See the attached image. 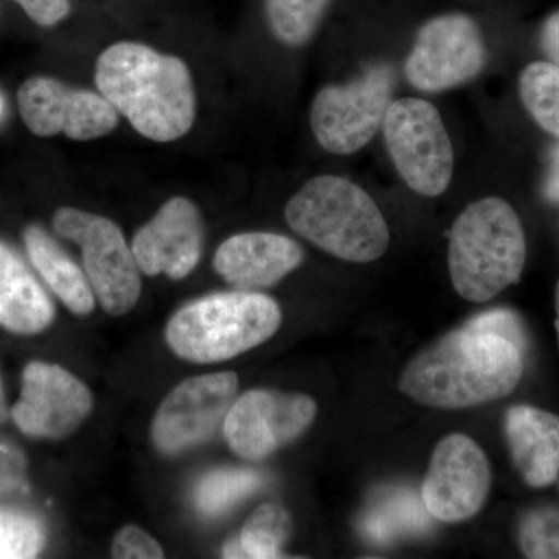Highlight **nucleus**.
Returning <instances> with one entry per match:
<instances>
[{
  "mask_svg": "<svg viewBox=\"0 0 559 559\" xmlns=\"http://www.w3.org/2000/svg\"><path fill=\"white\" fill-rule=\"evenodd\" d=\"M524 373V353L498 334L463 325L411 360L404 395L437 409H466L509 396Z\"/></svg>",
  "mask_w": 559,
  "mask_h": 559,
  "instance_id": "nucleus-1",
  "label": "nucleus"
},
{
  "mask_svg": "<svg viewBox=\"0 0 559 559\" xmlns=\"http://www.w3.org/2000/svg\"><path fill=\"white\" fill-rule=\"evenodd\" d=\"M103 97L153 142H175L189 134L197 119V91L189 66L140 43L112 44L95 64Z\"/></svg>",
  "mask_w": 559,
  "mask_h": 559,
  "instance_id": "nucleus-2",
  "label": "nucleus"
},
{
  "mask_svg": "<svg viewBox=\"0 0 559 559\" xmlns=\"http://www.w3.org/2000/svg\"><path fill=\"white\" fill-rule=\"evenodd\" d=\"M527 259L516 210L500 198L473 202L452 224L448 263L463 299L485 304L520 283Z\"/></svg>",
  "mask_w": 559,
  "mask_h": 559,
  "instance_id": "nucleus-3",
  "label": "nucleus"
},
{
  "mask_svg": "<svg viewBox=\"0 0 559 559\" xmlns=\"http://www.w3.org/2000/svg\"><path fill=\"white\" fill-rule=\"evenodd\" d=\"M290 229L337 259L370 263L389 248L388 223L366 190L340 176L305 183L285 209Z\"/></svg>",
  "mask_w": 559,
  "mask_h": 559,
  "instance_id": "nucleus-4",
  "label": "nucleus"
},
{
  "mask_svg": "<svg viewBox=\"0 0 559 559\" xmlns=\"http://www.w3.org/2000/svg\"><path fill=\"white\" fill-rule=\"evenodd\" d=\"M282 325V310L252 290L210 294L191 301L168 322L165 337L179 358L216 364L259 347Z\"/></svg>",
  "mask_w": 559,
  "mask_h": 559,
  "instance_id": "nucleus-5",
  "label": "nucleus"
},
{
  "mask_svg": "<svg viewBox=\"0 0 559 559\" xmlns=\"http://www.w3.org/2000/svg\"><path fill=\"white\" fill-rule=\"evenodd\" d=\"M53 229L80 246L84 272L103 310L123 316L138 305L142 293L139 264L114 221L84 210L61 207L55 212Z\"/></svg>",
  "mask_w": 559,
  "mask_h": 559,
  "instance_id": "nucleus-6",
  "label": "nucleus"
},
{
  "mask_svg": "<svg viewBox=\"0 0 559 559\" xmlns=\"http://www.w3.org/2000/svg\"><path fill=\"white\" fill-rule=\"evenodd\" d=\"M382 130L390 157L411 190L428 198L448 190L454 150L432 103L414 97L390 103Z\"/></svg>",
  "mask_w": 559,
  "mask_h": 559,
  "instance_id": "nucleus-7",
  "label": "nucleus"
},
{
  "mask_svg": "<svg viewBox=\"0 0 559 559\" xmlns=\"http://www.w3.org/2000/svg\"><path fill=\"white\" fill-rule=\"evenodd\" d=\"M395 73L389 64H373L347 84L322 87L312 100L311 128L329 153H358L380 131L392 103Z\"/></svg>",
  "mask_w": 559,
  "mask_h": 559,
  "instance_id": "nucleus-8",
  "label": "nucleus"
},
{
  "mask_svg": "<svg viewBox=\"0 0 559 559\" xmlns=\"http://www.w3.org/2000/svg\"><path fill=\"white\" fill-rule=\"evenodd\" d=\"M487 64V47L466 14L433 17L419 28L404 73L423 92L454 90L476 79Z\"/></svg>",
  "mask_w": 559,
  "mask_h": 559,
  "instance_id": "nucleus-9",
  "label": "nucleus"
},
{
  "mask_svg": "<svg viewBox=\"0 0 559 559\" xmlns=\"http://www.w3.org/2000/svg\"><path fill=\"white\" fill-rule=\"evenodd\" d=\"M316 414L318 404L304 393L249 390L227 412L224 437L238 457L259 462L299 439Z\"/></svg>",
  "mask_w": 559,
  "mask_h": 559,
  "instance_id": "nucleus-10",
  "label": "nucleus"
},
{
  "mask_svg": "<svg viewBox=\"0 0 559 559\" xmlns=\"http://www.w3.org/2000/svg\"><path fill=\"white\" fill-rule=\"evenodd\" d=\"M238 392L231 371L202 374L180 382L162 401L151 425V439L162 454L176 455L209 440L227 417Z\"/></svg>",
  "mask_w": 559,
  "mask_h": 559,
  "instance_id": "nucleus-11",
  "label": "nucleus"
},
{
  "mask_svg": "<svg viewBox=\"0 0 559 559\" xmlns=\"http://www.w3.org/2000/svg\"><path fill=\"white\" fill-rule=\"evenodd\" d=\"M17 108L25 127L39 138L86 142L119 127L120 114L100 92L76 90L51 76H32L17 91Z\"/></svg>",
  "mask_w": 559,
  "mask_h": 559,
  "instance_id": "nucleus-12",
  "label": "nucleus"
},
{
  "mask_svg": "<svg viewBox=\"0 0 559 559\" xmlns=\"http://www.w3.org/2000/svg\"><path fill=\"white\" fill-rule=\"evenodd\" d=\"M489 488L487 454L469 437L452 433L433 450L419 496L430 516L454 524L479 513Z\"/></svg>",
  "mask_w": 559,
  "mask_h": 559,
  "instance_id": "nucleus-13",
  "label": "nucleus"
},
{
  "mask_svg": "<svg viewBox=\"0 0 559 559\" xmlns=\"http://www.w3.org/2000/svg\"><path fill=\"white\" fill-rule=\"evenodd\" d=\"M94 407L91 390L57 364H28L20 400L11 407L14 425L32 439L62 440L75 432Z\"/></svg>",
  "mask_w": 559,
  "mask_h": 559,
  "instance_id": "nucleus-14",
  "label": "nucleus"
},
{
  "mask_svg": "<svg viewBox=\"0 0 559 559\" xmlns=\"http://www.w3.org/2000/svg\"><path fill=\"white\" fill-rule=\"evenodd\" d=\"M132 252L140 272L171 280L189 277L200 263L204 248V221L189 198L165 202L148 224L134 235Z\"/></svg>",
  "mask_w": 559,
  "mask_h": 559,
  "instance_id": "nucleus-15",
  "label": "nucleus"
},
{
  "mask_svg": "<svg viewBox=\"0 0 559 559\" xmlns=\"http://www.w3.org/2000/svg\"><path fill=\"white\" fill-rule=\"evenodd\" d=\"M304 249L296 241L271 231H246L227 238L216 250L213 266L237 288H271L297 270Z\"/></svg>",
  "mask_w": 559,
  "mask_h": 559,
  "instance_id": "nucleus-16",
  "label": "nucleus"
},
{
  "mask_svg": "<svg viewBox=\"0 0 559 559\" xmlns=\"http://www.w3.org/2000/svg\"><path fill=\"white\" fill-rule=\"evenodd\" d=\"M506 437L511 459L532 488H546L559 476V417L520 404L506 415Z\"/></svg>",
  "mask_w": 559,
  "mask_h": 559,
  "instance_id": "nucleus-17",
  "label": "nucleus"
},
{
  "mask_svg": "<svg viewBox=\"0 0 559 559\" xmlns=\"http://www.w3.org/2000/svg\"><path fill=\"white\" fill-rule=\"evenodd\" d=\"M53 319L49 294L20 253L0 240V326L10 333L38 334Z\"/></svg>",
  "mask_w": 559,
  "mask_h": 559,
  "instance_id": "nucleus-18",
  "label": "nucleus"
},
{
  "mask_svg": "<svg viewBox=\"0 0 559 559\" xmlns=\"http://www.w3.org/2000/svg\"><path fill=\"white\" fill-rule=\"evenodd\" d=\"M24 245L33 267L51 293L60 297L73 314L81 318L90 316L95 308V294L86 272L70 259L49 231L38 224H32L24 230Z\"/></svg>",
  "mask_w": 559,
  "mask_h": 559,
  "instance_id": "nucleus-19",
  "label": "nucleus"
},
{
  "mask_svg": "<svg viewBox=\"0 0 559 559\" xmlns=\"http://www.w3.org/2000/svg\"><path fill=\"white\" fill-rule=\"evenodd\" d=\"M430 514L421 496L414 489L393 488L381 492L359 521L364 538L378 546L393 543L401 536L417 535L428 530Z\"/></svg>",
  "mask_w": 559,
  "mask_h": 559,
  "instance_id": "nucleus-20",
  "label": "nucleus"
},
{
  "mask_svg": "<svg viewBox=\"0 0 559 559\" xmlns=\"http://www.w3.org/2000/svg\"><path fill=\"white\" fill-rule=\"evenodd\" d=\"M259 471L246 468L216 469L207 474L194 492L197 509L205 516H218L249 498L263 485Z\"/></svg>",
  "mask_w": 559,
  "mask_h": 559,
  "instance_id": "nucleus-21",
  "label": "nucleus"
},
{
  "mask_svg": "<svg viewBox=\"0 0 559 559\" xmlns=\"http://www.w3.org/2000/svg\"><path fill=\"white\" fill-rule=\"evenodd\" d=\"M293 533V520L280 503H264L259 507L246 524L240 536L242 557L271 559L283 557V546Z\"/></svg>",
  "mask_w": 559,
  "mask_h": 559,
  "instance_id": "nucleus-22",
  "label": "nucleus"
},
{
  "mask_svg": "<svg viewBox=\"0 0 559 559\" xmlns=\"http://www.w3.org/2000/svg\"><path fill=\"white\" fill-rule=\"evenodd\" d=\"M520 94L536 123L559 139V69L551 62H532L522 70Z\"/></svg>",
  "mask_w": 559,
  "mask_h": 559,
  "instance_id": "nucleus-23",
  "label": "nucleus"
},
{
  "mask_svg": "<svg viewBox=\"0 0 559 559\" xmlns=\"http://www.w3.org/2000/svg\"><path fill=\"white\" fill-rule=\"evenodd\" d=\"M331 0H266V16L280 43L300 47L310 43Z\"/></svg>",
  "mask_w": 559,
  "mask_h": 559,
  "instance_id": "nucleus-24",
  "label": "nucleus"
},
{
  "mask_svg": "<svg viewBox=\"0 0 559 559\" xmlns=\"http://www.w3.org/2000/svg\"><path fill=\"white\" fill-rule=\"evenodd\" d=\"M46 544V530L35 516L0 511V559L36 558Z\"/></svg>",
  "mask_w": 559,
  "mask_h": 559,
  "instance_id": "nucleus-25",
  "label": "nucleus"
},
{
  "mask_svg": "<svg viewBox=\"0 0 559 559\" xmlns=\"http://www.w3.org/2000/svg\"><path fill=\"white\" fill-rule=\"evenodd\" d=\"M522 554L532 559H559V510H528L520 522Z\"/></svg>",
  "mask_w": 559,
  "mask_h": 559,
  "instance_id": "nucleus-26",
  "label": "nucleus"
},
{
  "mask_svg": "<svg viewBox=\"0 0 559 559\" xmlns=\"http://www.w3.org/2000/svg\"><path fill=\"white\" fill-rule=\"evenodd\" d=\"M465 325L473 330L484 331V333L498 334L503 340L516 345L524 355L527 352L528 340L524 323L516 312L507 310V308L481 312L476 318L468 320Z\"/></svg>",
  "mask_w": 559,
  "mask_h": 559,
  "instance_id": "nucleus-27",
  "label": "nucleus"
},
{
  "mask_svg": "<svg viewBox=\"0 0 559 559\" xmlns=\"http://www.w3.org/2000/svg\"><path fill=\"white\" fill-rule=\"evenodd\" d=\"M110 555L116 559H159L164 549L145 530L127 525L114 538Z\"/></svg>",
  "mask_w": 559,
  "mask_h": 559,
  "instance_id": "nucleus-28",
  "label": "nucleus"
},
{
  "mask_svg": "<svg viewBox=\"0 0 559 559\" xmlns=\"http://www.w3.org/2000/svg\"><path fill=\"white\" fill-rule=\"evenodd\" d=\"M25 473L27 460L24 452L16 444L0 439V495L20 488L25 480Z\"/></svg>",
  "mask_w": 559,
  "mask_h": 559,
  "instance_id": "nucleus-29",
  "label": "nucleus"
},
{
  "mask_svg": "<svg viewBox=\"0 0 559 559\" xmlns=\"http://www.w3.org/2000/svg\"><path fill=\"white\" fill-rule=\"evenodd\" d=\"M40 27H53L70 13L69 0H13Z\"/></svg>",
  "mask_w": 559,
  "mask_h": 559,
  "instance_id": "nucleus-30",
  "label": "nucleus"
},
{
  "mask_svg": "<svg viewBox=\"0 0 559 559\" xmlns=\"http://www.w3.org/2000/svg\"><path fill=\"white\" fill-rule=\"evenodd\" d=\"M540 47L549 62L559 69V10L544 22L540 31Z\"/></svg>",
  "mask_w": 559,
  "mask_h": 559,
  "instance_id": "nucleus-31",
  "label": "nucleus"
},
{
  "mask_svg": "<svg viewBox=\"0 0 559 559\" xmlns=\"http://www.w3.org/2000/svg\"><path fill=\"white\" fill-rule=\"evenodd\" d=\"M547 200L559 204V145L551 154V164L549 176H547L546 187H544Z\"/></svg>",
  "mask_w": 559,
  "mask_h": 559,
  "instance_id": "nucleus-32",
  "label": "nucleus"
},
{
  "mask_svg": "<svg viewBox=\"0 0 559 559\" xmlns=\"http://www.w3.org/2000/svg\"><path fill=\"white\" fill-rule=\"evenodd\" d=\"M11 417L9 404H7L5 390H3L2 378H0V425Z\"/></svg>",
  "mask_w": 559,
  "mask_h": 559,
  "instance_id": "nucleus-33",
  "label": "nucleus"
},
{
  "mask_svg": "<svg viewBox=\"0 0 559 559\" xmlns=\"http://www.w3.org/2000/svg\"><path fill=\"white\" fill-rule=\"evenodd\" d=\"M555 308H557V320H555V326H557L559 342V280L557 283V290H555Z\"/></svg>",
  "mask_w": 559,
  "mask_h": 559,
  "instance_id": "nucleus-34",
  "label": "nucleus"
},
{
  "mask_svg": "<svg viewBox=\"0 0 559 559\" xmlns=\"http://www.w3.org/2000/svg\"><path fill=\"white\" fill-rule=\"evenodd\" d=\"M2 98H0V112H2Z\"/></svg>",
  "mask_w": 559,
  "mask_h": 559,
  "instance_id": "nucleus-35",
  "label": "nucleus"
}]
</instances>
